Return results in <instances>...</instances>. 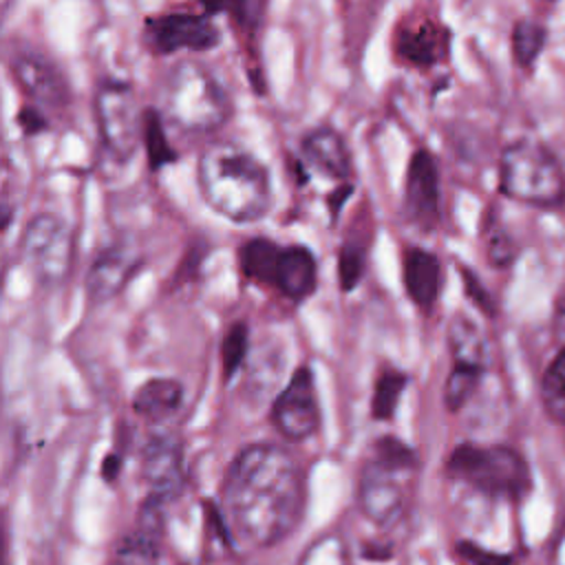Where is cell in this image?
<instances>
[{"mask_svg": "<svg viewBox=\"0 0 565 565\" xmlns=\"http://www.w3.org/2000/svg\"><path fill=\"white\" fill-rule=\"evenodd\" d=\"M225 512L234 530L258 547L287 539L305 512V475L294 452L278 444L241 448L221 483Z\"/></svg>", "mask_w": 565, "mask_h": 565, "instance_id": "6da1fadb", "label": "cell"}, {"mask_svg": "<svg viewBox=\"0 0 565 565\" xmlns=\"http://www.w3.org/2000/svg\"><path fill=\"white\" fill-rule=\"evenodd\" d=\"M203 201L232 223H256L271 207L269 170L232 141L210 143L196 166Z\"/></svg>", "mask_w": 565, "mask_h": 565, "instance_id": "7a4b0ae2", "label": "cell"}, {"mask_svg": "<svg viewBox=\"0 0 565 565\" xmlns=\"http://www.w3.org/2000/svg\"><path fill=\"white\" fill-rule=\"evenodd\" d=\"M154 108L174 130L205 137L225 126L232 115V99L210 66L179 60L163 75Z\"/></svg>", "mask_w": 565, "mask_h": 565, "instance_id": "3957f363", "label": "cell"}, {"mask_svg": "<svg viewBox=\"0 0 565 565\" xmlns=\"http://www.w3.org/2000/svg\"><path fill=\"white\" fill-rule=\"evenodd\" d=\"M417 457L402 439L384 435L373 441L358 475V508L377 527H393L408 510Z\"/></svg>", "mask_w": 565, "mask_h": 565, "instance_id": "277c9868", "label": "cell"}, {"mask_svg": "<svg viewBox=\"0 0 565 565\" xmlns=\"http://www.w3.org/2000/svg\"><path fill=\"white\" fill-rule=\"evenodd\" d=\"M446 472L472 490L505 501H523L532 492L527 459L505 444L461 441L446 459Z\"/></svg>", "mask_w": 565, "mask_h": 565, "instance_id": "5b68a950", "label": "cell"}, {"mask_svg": "<svg viewBox=\"0 0 565 565\" xmlns=\"http://www.w3.org/2000/svg\"><path fill=\"white\" fill-rule=\"evenodd\" d=\"M499 192L530 207L558 210L565 205V168L545 143L514 139L499 157Z\"/></svg>", "mask_w": 565, "mask_h": 565, "instance_id": "8992f818", "label": "cell"}, {"mask_svg": "<svg viewBox=\"0 0 565 565\" xmlns=\"http://www.w3.org/2000/svg\"><path fill=\"white\" fill-rule=\"evenodd\" d=\"M238 267L247 280L274 287L289 300H305L318 282V263L309 247L280 245L265 236L241 245Z\"/></svg>", "mask_w": 565, "mask_h": 565, "instance_id": "52a82bcc", "label": "cell"}, {"mask_svg": "<svg viewBox=\"0 0 565 565\" xmlns=\"http://www.w3.org/2000/svg\"><path fill=\"white\" fill-rule=\"evenodd\" d=\"M93 115L106 157L115 163H128L143 143L146 108H141L135 88L124 79H102L93 95Z\"/></svg>", "mask_w": 565, "mask_h": 565, "instance_id": "ba28073f", "label": "cell"}, {"mask_svg": "<svg viewBox=\"0 0 565 565\" xmlns=\"http://www.w3.org/2000/svg\"><path fill=\"white\" fill-rule=\"evenodd\" d=\"M20 256L40 285H62L73 269L75 256L71 227L53 212L35 214L24 225L20 238Z\"/></svg>", "mask_w": 565, "mask_h": 565, "instance_id": "9c48e42d", "label": "cell"}, {"mask_svg": "<svg viewBox=\"0 0 565 565\" xmlns=\"http://www.w3.org/2000/svg\"><path fill=\"white\" fill-rule=\"evenodd\" d=\"M9 68L20 90L31 99V106L62 110L71 102V86L62 68L33 46H15L9 55Z\"/></svg>", "mask_w": 565, "mask_h": 565, "instance_id": "30bf717a", "label": "cell"}, {"mask_svg": "<svg viewBox=\"0 0 565 565\" xmlns=\"http://www.w3.org/2000/svg\"><path fill=\"white\" fill-rule=\"evenodd\" d=\"M439 170L428 148H417L406 166L402 214L411 227L430 234L441 218Z\"/></svg>", "mask_w": 565, "mask_h": 565, "instance_id": "8fae6325", "label": "cell"}, {"mask_svg": "<svg viewBox=\"0 0 565 565\" xmlns=\"http://www.w3.org/2000/svg\"><path fill=\"white\" fill-rule=\"evenodd\" d=\"M269 419L278 435L305 441L320 428V406L309 366H298L271 404Z\"/></svg>", "mask_w": 565, "mask_h": 565, "instance_id": "7c38bea8", "label": "cell"}, {"mask_svg": "<svg viewBox=\"0 0 565 565\" xmlns=\"http://www.w3.org/2000/svg\"><path fill=\"white\" fill-rule=\"evenodd\" d=\"M212 15L199 13H163L146 20V42L159 55L179 51L203 53L221 44V29L210 20Z\"/></svg>", "mask_w": 565, "mask_h": 565, "instance_id": "4fadbf2b", "label": "cell"}, {"mask_svg": "<svg viewBox=\"0 0 565 565\" xmlns=\"http://www.w3.org/2000/svg\"><path fill=\"white\" fill-rule=\"evenodd\" d=\"M139 466L148 497L168 503L183 490V444L179 435L166 430L150 435L141 448Z\"/></svg>", "mask_w": 565, "mask_h": 565, "instance_id": "5bb4252c", "label": "cell"}, {"mask_svg": "<svg viewBox=\"0 0 565 565\" xmlns=\"http://www.w3.org/2000/svg\"><path fill=\"white\" fill-rule=\"evenodd\" d=\"M141 254L130 243L117 241L104 247L90 263L86 274V298L93 307L113 300L135 276Z\"/></svg>", "mask_w": 565, "mask_h": 565, "instance_id": "9a60e30c", "label": "cell"}, {"mask_svg": "<svg viewBox=\"0 0 565 565\" xmlns=\"http://www.w3.org/2000/svg\"><path fill=\"white\" fill-rule=\"evenodd\" d=\"M300 159L324 179L347 181L351 177V154L344 137L331 126H316L300 139Z\"/></svg>", "mask_w": 565, "mask_h": 565, "instance_id": "2e32d148", "label": "cell"}, {"mask_svg": "<svg viewBox=\"0 0 565 565\" xmlns=\"http://www.w3.org/2000/svg\"><path fill=\"white\" fill-rule=\"evenodd\" d=\"M441 280H444L441 263L430 249L408 245L402 252L404 291L422 311H430L437 305Z\"/></svg>", "mask_w": 565, "mask_h": 565, "instance_id": "e0dca14e", "label": "cell"}, {"mask_svg": "<svg viewBox=\"0 0 565 565\" xmlns=\"http://www.w3.org/2000/svg\"><path fill=\"white\" fill-rule=\"evenodd\" d=\"M446 342H448V351L455 366L486 371L488 358H490L488 338L470 316L461 311L452 313L446 327Z\"/></svg>", "mask_w": 565, "mask_h": 565, "instance_id": "ac0fdd59", "label": "cell"}, {"mask_svg": "<svg viewBox=\"0 0 565 565\" xmlns=\"http://www.w3.org/2000/svg\"><path fill=\"white\" fill-rule=\"evenodd\" d=\"M183 384L174 377H150L132 395V408L148 422H163L179 413Z\"/></svg>", "mask_w": 565, "mask_h": 565, "instance_id": "d6986e66", "label": "cell"}, {"mask_svg": "<svg viewBox=\"0 0 565 565\" xmlns=\"http://www.w3.org/2000/svg\"><path fill=\"white\" fill-rule=\"evenodd\" d=\"M446 35L433 24V22H419V24H406L395 40L397 55L419 68H428L441 60Z\"/></svg>", "mask_w": 565, "mask_h": 565, "instance_id": "ffe728a7", "label": "cell"}, {"mask_svg": "<svg viewBox=\"0 0 565 565\" xmlns=\"http://www.w3.org/2000/svg\"><path fill=\"white\" fill-rule=\"evenodd\" d=\"M541 408L550 422L565 426V347L554 351L539 380Z\"/></svg>", "mask_w": 565, "mask_h": 565, "instance_id": "44dd1931", "label": "cell"}, {"mask_svg": "<svg viewBox=\"0 0 565 565\" xmlns=\"http://www.w3.org/2000/svg\"><path fill=\"white\" fill-rule=\"evenodd\" d=\"M545 44H547L545 24L530 20V18H521L514 22L512 33H510V49H512V60L519 68L532 71L534 64L539 62Z\"/></svg>", "mask_w": 565, "mask_h": 565, "instance_id": "7402d4cb", "label": "cell"}, {"mask_svg": "<svg viewBox=\"0 0 565 565\" xmlns=\"http://www.w3.org/2000/svg\"><path fill=\"white\" fill-rule=\"evenodd\" d=\"M161 536H154L141 527L126 534L113 550L108 565H159Z\"/></svg>", "mask_w": 565, "mask_h": 565, "instance_id": "603a6c76", "label": "cell"}, {"mask_svg": "<svg viewBox=\"0 0 565 565\" xmlns=\"http://www.w3.org/2000/svg\"><path fill=\"white\" fill-rule=\"evenodd\" d=\"M168 124L161 117L157 108H146V121H143V150L148 157V163L152 170H161L168 163H174L179 159V152L168 141L166 132Z\"/></svg>", "mask_w": 565, "mask_h": 565, "instance_id": "cb8c5ba5", "label": "cell"}, {"mask_svg": "<svg viewBox=\"0 0 565 565\" xmlns=\"http://www.w3.org/2000/svg\"><path fill=\"white\" fill-rule=\"evenodd\" d=\"M406 384H408L406 373H402L397 369H391V366L384 369L377 375L375 386H373V397H371V415H373V419H377V422L393 419Z\"/></svg>", "mask_w": 565, "mask_h": 565, "instance_id": "d4e9b609", "label": "cell"}, {"mask_svg": "<svg viewBox=\"0 0 565 565\" xmlns=\"http://www.w3.org/2000/svg\"><path fill=\"white\" fill-rule=\"evenodd\" d=\"M205 15H230L238 26L254 31L265 13V0H199Z\"/></svg>", "mask_w": 565, "mask_h": 565, "instance_id": "484cf974", "label": "cell"}, {"mask_svg": "<svg viewBox=\"0 0 565 565\" xmlns=\"http://www.w3.org/2000/svg\"><path fill=\"white\" fill-rule=\"evenodd\" d=\"M486 371L479 369H468V366H455L450 369L446 384H444V406L450 413L461 411L470 397L475 395V391L479 388V382L483 377Z\"/></svg>", "mask_w": 565, "mask_h": 565, "instance_id": "4316f807", "label": "cell"}, {"mask_svg": "<svg viewBox=\"0 0 565 565\" xmlns=\"http://www.w3.org/2000/svg\"><path fill=\"white\" fill-rule=\"evenodd\" d=\"M249 349V329L245 322H234L223 338L221 344V362H223V377L230 380L245 362Z\"/></svg>", "mask_w": 565, "mask_h": 565, "instance_id": "83f0119b", "label": "cell"}, {"mask_svg": "<svg viewBox=\"0 0 565 565\" xmlns=\"http://www.w3.org/2000/svg\"><path fill=\"white\" fill-rule=\"evenodd\" d=\"M364 260H366L364 245H360L353 238L342 243L338 254V276H340L342 291H351L360 282L364 271Z\"/></svg>", "mask_w": 565, "mask_h": 565, "instance_id": "f1b7e54d", "label": "cell"}, {"mask_svg": "<svg viewBox=\"0 0 565 565\" xmlns=\"http://www.w3.org/2000/svg\"><path fill=\"white\" fill-rule=\"evenodd\" d=\"M483 241H486V258L492 267L503 269L516 258V245L512 236L505 232V227L497 223V218L488 223Z\"/></svg>", "mask_w": 565, "mask_h": 565, "instance_id": "f546056e", "label": "cell"}, {"mask_svg": "<svg viewBox=\"0 0 565 565\" xmlns=\"http://www.w3.org/2000/svg\"><path fill=\"white\" fill-rule=\"evenodd\" d=\"M455 556L463 565H516L514 554L510 552H494L472 541H459L455 545Z\"/></svg>", "mask_w": 565, "mask_h": 565, "instance_id": "4dcf8cb0", "label": "cell"}, {"mask_svg": "<svg viewBox=\"0 0 565 565\" xmlns=\"http://www.w3.org/2000/svg\"><path fill=\"white\" fill-rule=\"evenodd\" d=\"M300 565H347L344 545L338 536H324L302 554Z\"/></svg>", "mask_w": 565, "mask_h": 565, "instance_id": "1f68e13d", "label": "cell"}, {"mask_svg": "<svg viewBox=\"0 0 565 565\" xmlns=\"http://www.w3.org/2000/svg\"><path fill=\"white\" fill-rule=\"evenodd\" d=\"M461 280H463V291L468 296V300L486 316H494L497 313V305L490 296V291L483 287V282L475 276V271L461 267Z\"/></svg>", "mask_w": 565, "mask_h": 565, "instance_id": "d6a6232c", "label": "cell"}, {"mask_svg": "<svg viewBox=\"0 0 565 565\" xmlns=\"http://www.w3.org/2000/svg\"><path fill=\"white\" fill-rule=\"evenodd\" d=\"M18 121H20L22 130L29 132V135H38V132H42V130L49 128V117H46V113H44L42 108H38V106H31V104L20 110Z\"/></svg>", "mask_w": 565, "mask_h": 565, "instance_id": "836d02e7", "label": "cell"}, {"mask_svg": "<svg viewBox=\"0 0 565 565\" xmlns=\"http://www.w3.org/2000/svg\"><path fill=\"white\" fill-rule=\"evenodd\" d=\"M119 468H121V457L117 452L106 455L104 461H102V479L113 483L117 479V475H119Z\"/></svg>", "mask_w": 565, "mask_h": 565, "instance_id": "e575fe53", "label": "cell"}, {"mask_svg": "<svg viewBox=\"0 0 565 565\" xmlns=\"http://www.w3.org/2000/svg\"><path fill=\"white\" fill-rule=\"evenodd\" d=\"M545 2H556V0H545Z\"/></svg>", "mask_w": 565, "mask_h": 565, "instance_id": "d590c367", "label": "cell"}]
</instances>
